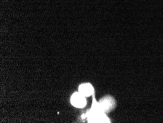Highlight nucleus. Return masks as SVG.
Masks as SVG:
<instances>
[{
  "mask_svg": "<svg viewBox=\"0 0 163 123\" xmlns=\"http://www.w3.org/2000/svg\"><path fill=\"white\" fill-rule=\"evenodd\" d=\"M79 92L85 97H89L94 92V88L90 83H84L79 87Z\"/></svg>",
  "mask_w": 163,
  "mask_h": 123,
  "instance_id": "nucleus-3",
  "label": "nucleus"
},
{
  "mask_svg": "<svg viewBox=\"0 0 163 123\" xmlns=\"http://www.w3.org/2000/svg\"><path fill=\"white\" fill-rule=\"evenodd\" d=\"M113 101L112 100L111 98H105L100 101L99 103V105L101 109L104 112H109L111 110L113 107Z\"/></svg>",
  "mask_w": 163,
  "mask_h": 123,
  "instance_id": "nucleus-4",
  "label": "nucleus"
},
{
  "mask_svg": "<svg viewBox=\"0 0 163 123\" xmlns=\"http://www.w3.org/2000/svg\"><path fill=\"white\" fill-rule=\"evenodd\" d=\"M85 97L80 92H75L71 96L70 99L71 104L76 107L83 108L87 104Z\"/></svg>",
  "mask_w": 163,
  "mask_h": 123,
  "instance_id": "nucleus-2",
  "label": "nucleus"
},
{
  "mask_svg": "<svg viewBox=\"0 0 163 123\" xmlns=\"http://www.w3.org/2000/svg\"><path fill=\"white\" fill-rule=\"evenodd\" d=\"M93 99L91 109L87 114L88 121L89 123H109V119L101 109L99 103L95 101L94 97Z\"/></svg>",
  "mask_w": 163,
  "mask_h": 123,
  "instance_id": "nucleus-1",
  "label": "nucleus"
}]
</instances>
